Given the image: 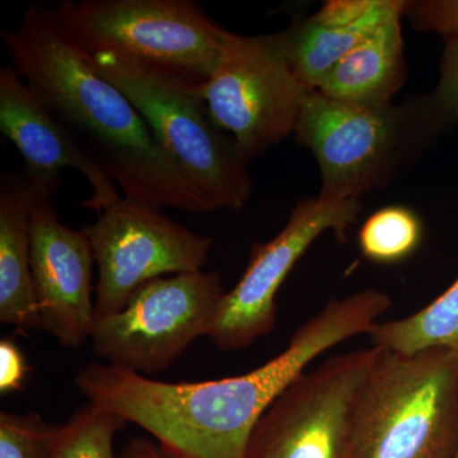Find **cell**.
<instances>
[{
    "instance_id": "6da1fadb",
    "label": "cell",
    "mask_w": 458,
    "mask_h": 458,
    "mask_svg": "<svg viewBox=\"0 0 458 458\" xmlns=\"http://www.w3.org/2000/svg\"><path fill=\"white\" fill-rule=\"evenodd\" d=\"M393 301L364 289L330 301L273 360L245 375L216 381L164 382L111 364L78 370L74 384L89 403L143 428L180 458H245L264 412L322 352L369 334Z\"/></svg>"
},
{
    "instance_id": "7a4b0ae2",
    "label": "cell",
    "mask_w": 458,
    "mask_h": 458,
    "mask_svg": "<svg viewBox=\"0 0 458 458\" xmlns=\"http://www.w3.org/2000/svg\"><path fill=\"white\" fill-rule=\"evenodd\" d=\"M0 38L12 66L123 198L157 209L216 212L165 156L131 99L60 35L44 8L30 5L20 25Z\"/></svg>"
},
{
    "instance_id": "3957f363",
    "label": "cell",
    "mask_w": 458,
    "mask_h": 458,
    "mask_svg": "<svg viewBox=\"0 0 458 458\" xmlns=\"http://www.w3.org/2000/svg\"><path fill=\"white\" fill-rule=\"evenodd\" d=\"M45 12L83 55L113 54L199 90L232 35L191 0H64Z\"/></svg>"
},
{
    "instance_id": "277c9868",
    "label": "cell",
    "mask_w": 458,
    "mask_h": 458,
    "mask_svg": "<svg viewBox=\"0 0 458 458\" xmlns=\"http://www.w3.org/2000/svg\"><path fill=\"white\" fill-rule=\"evenodd\" d=\"M376 351L355 406L348 458H454L458 354Z\"/></svg>"
},
{
    "instance_id": "5b68a950",
    "label": "cell",
    "mask_w": 458,
    "mask_h": 458,
    "mask_svg": "<svg viewBox=\"0 0 458 458\" xmlns=\"http://www.w3.org/2000/svg\"><path fill=\"white\" fill-rule=\"evenodd\" d=\"M294 137L318 161V198L348 201L387 186L438 132L427 98L363 106L315 89L304 99Z\"/></svg>"
},
{
    "instance_id": "8992f818",
    "label": "cell",
    "mask_w": 458,
    "mask_h": 458,
    "mask_svg": "<svg viewBox=\"0 0 458 458\" xmlns=\"http://www.w3.org/2000/svg\"><path fill=\"white\" fill-rule=\"evenodd\" d=\"M83 56L131 99L165 156L214 209L246 207L251 174L234 141L210 119L200 90L113 54Z\"/></svg>"
},
{
    "instance_id": "52a82bcc",
    "label": "cell",
    "mask_w": 458,
    "mask_h": 458,
    "mask_svg": "<svg viewBox=\"0 0 458 458\" xmlns=\"http://www.w3.org/2000/svg\"><path fill=\"white\" fill-rule=\"evenodd\" d=\"M225 292L218 271L150 280L123 311L96 318L92 348L111 366L148 376L167 369L212 330Z\"/></svg>"
},
{
    "instance_id": "ba28073f",
    "label": "cell",
    "mask_w": 458,
    "mask_h": 458,
    "mask_svg": "<svg viewBox=\"0 0 458 458\" xmlns=\"http://www.w3.org/2000/svg\"><path fill=\"white\" fill-rule=\"evenodd\" d=\"M310 92L274 35L233 32L200 89L210 119L231 134L246 164L294 134Z\"/></svg>"
},
{
    "instance_id": "9c48e42d",
    "label": "cell",
    "mask_w": 458,
    "mask_h": 458,
    "mask_svg": "<svg viewBox=\"0 0 458 458\" xmlns=\"http://www.w3.org/2000/svg\"><path fill=\"white\" fill-rule=\"evenodd\" d=\"M376 352L336 355L298 377L256 423L245 458H348L355 406Z\"/></svg>"
},
{
    "instance_id": "30bf717a",
    "label": "cell",
    "mask_w": 458,
    "mask_h": 458,
    "mask_svg": "<svg viewBox=\"0 0 458 458\" xmlns=\"http://www.w3.org/2000/svg\"><path fill=\"white\" fill-rule=\"evenodd\" d=\"M83 228L98 267L96 318L123 311L131 295L165 274L203 270L213 238L172 221L161 209L119 197Z\"/></svg>"
},
{
    "instance_id": "8fae6325",
    "label": "cell",
    "mask_w": 458,
    "mask_h": 458,
    "mask_svg": "<svg viewBox=\"0 0 458 458\" xmlns=\"http://www.w3.org/2000/svg\"><path fill=\"white\" fill-rule=\"evenodd\" d=\"M360 200H298L284 228L267 242H254L245 273L223 295L208 336L223 352H236L273 330L280 286L307 250L327 232L345 240L357 222Z\"/></svg>"
},
{
    "instance_id": "7c38bea8",
    "label": "cell",
    "mask_w": 458,
    "mask_h": 458,
    "mask_svg": "<svg viewBox=\"0 0 458 458\" xmlns=\"http://www.w3.org/2000/svg\"><path fill=\"white\" fill-rule=\"evenodd\" d=\"M92 243L83 229L66 227L50 198L36 195L31 210V269L41 330L60 345L80 348L96 322Z\"/></svg>"
},
{
    "instance_id": "4fadbf2b",
    "label": "cell",
    "mask_w": 458,
    "mask_h": 458,
    "mask_svg": "<svg viewBox=\"0 0 458 458\" xmlns=\"http://www.w3.org/2000/svg\"><path fill=\"white\" fill-rule=\"evenodd\" d=\"M0 131L25 162L27 182L36 195L53 197L62 172L74 168L89 180L92 197L83 207L101 212L120 197L90 157L81 148L12 65L0 66Z\"/></svg>"
},
{
    "instance_id": "5bb4252c",
    "label": "cell",
    "mask_w": 458,
    "mask_h": 458,
    "mask_svg": "<svg viewBox=\"0 0 458 458\" xmlns=\"http://www.w3.org/2000/svg\"><path fill=\"white\" fill-rule=\"evenodd\" d=\"M35 192L25 174L0 181V321L18 330H41L31 269V210Z\"/></svg>"
},
{
    "instance_id": "9a60e30c",
    "label": "cell",
    "mask_w": 458,
    "mask_h": 458,
    "mask_svg": "<svg viewBox=\"0 0 458 458\" xmlns=\"http://www.w3.org/2000/svg\"><path fill=\"white\" fill-rule=\"evenodd\" d=\"M403 7V3L340 60L316 90L337 101L363 106L393 104L408 74L401 29Z\"/></svg>"
},
{
    "instance_id": "2e32d148",
    "label": "cell",
    "mask_w": 458,
    "mask_h": 458,
    "mask_svg": "<svg viewBox=\"0 0 458 458\" xmlns=\"http://www.w3.org/2000/svg\"><path fill=\"white\" fill-rule=\"evenodd\" d=\"M403 3V0H376L369 13L352 23L335 22L315 13L273 35L298 80L307 89L315 90L337 63L366 40Z\"/></svg>"
},
{
    "instance_id": "e0dca14e",
    "label": "cell",
    "mask_w": 458,
    "mask_h": 458,
    "mask_svg": "<svg viewBox=\"0 0 458 458\" xmlns=\"http://www.w3.org/2000/svg\"><path fill=\"white\" fill-rule=\"evenodd\" d=\"M373 348L403 355L428 351L458 354V278L437 300L408 318L377 322Z\"/></svg>"
},
{
    "instance_id": "ac0fdd59",
    "label": "cell",
    "mask_w": 458,
    "mask_h": 458,
    "mask_svg": "<svg viewBox=\"0 0 458 458\" xmlns=\"http://www.w3.org/2000/svg\"><path fill=\"white\" fill-rule=\"evenodd\" d=\"M423 236V222L414 210L390 205L367 218L358 233V243L369 261L393 265L414 254Z\"/></svg>"
},
{
    "instance_id": "d6986e66",
    "label": "cell",
    "mask_w": 458,
    "mask_h": 458,
    "mask_svg": "<svg viewBox=\"0 0 458 458\" xmlns=\"http://www.w3.org/2000/svg\"><path fill=\"white\" fill-rule=\"evenodd\" d=\"M126 421L98 403H87L63 427L51 458H120L114 454V436Z\"/></svg>"
},
{
    "instance_id": "ffe728a7",
    "label": "cell",
    "mask_w": 458,
    "mask_h": 458,
    "mask_svg": "<svg viewBox=\"0 0 458 458\" xmlns=\"http://www.w3.org/2000/svg\"><path fill=\"white\" fill-rule=\"evenodd\" d=\"M60 424L47 423L38 412L0 414V458H51L62 437Z\"/></svg>"
},
{
    "instance_id": "44dd1931",
    "label": "cell",
    "mask_w": 458,
    "mask_h": 458,
    "mask_svg": "<svg viewBox=\"0 0 458 458\" xmlns=\"http://www.w3.org/2000/svg\"><path fill=\"white\" fill-rule=\"evenodd\" d=\"M430 117L438 134L458 123V38H445L441 78L432 95L427 96Z\"/></svg>"
},
{
    "instance_id": "7402d4cb",
    "label": "cell",
    "mask_w": 458,
    "mask_h": 458,
    "mask_svg": "<svg viewBox=\"0 0 458 458\" xmlns=\"http://www.w3.org/2000/svg\"><path fill=\"white\" fill-rule=\"evenodd\" d=\"M403 17L418 31L458 38V0H403Z\"/></svg>"
},
{
    "instance_id": "603a6c76",
    "label": "cell",
    "mask_w": 458,
    "mask_h": 458,
    "mask_svg": "<svg viewBox=\"0 0 458 458\" xmlns=\"http://www.w3.org/2000/svg\"><path fill=\"white\" fill-rule=\"evenodd\" d=\"M27 364L22 352L12 339L0 342V391L13 393L22 387Z\"/></svg>"
},
{
    "instance_id": "cb8c5ba5",
    "label": "cell",
    "mask_w": 458,
    "mask_h": 458,
    "mask_svg": "<svg viewBox=\"0 0 458 458\" xmlns=\"http://www.w3.org/2000/svg\"><path fill=\"white\" fill-rule=\"evenodd\" d=\"M122 458H180L146 437H135L123 447Z\"/></svg>"
},
{
    "instance_id": "d4e9b609",
    "label": "cell",
    "mask_w": 458,
    "mask_h": 458,
    "mask_svg": "<svg viewBox=\"0 0 458 458\" xmlns=\"http://www.w3.org/2000/svg\"><path fill=\"white\" fill-rule=\"evenodd\" d=\"M454 458H458V451H457V454H454Z\"/></svg>"
}]
</instances>
